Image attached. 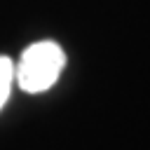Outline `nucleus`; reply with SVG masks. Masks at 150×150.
<instances>
[{
    "instance_id": "1",
    "label": "nucleus",
    "mask_w": 150,
    "mask_h": 150,
    "mask_svg": "<svg viewBox=\"0 0 150 150\" xmlns=\"http://www.w3.org/2000/svg\"><path fill=\"white\" fill-rule=\"evenodd\" d=\"M63 66H66L63 49L52 40H42L23 49L19 66H14V80L23 91L40 94L47 91L59 80Z\"/></svg>"
},
{
    "instance_id": "2",
    "label": "nucleus",
    "mask_w": 150,
    "mask_h": 150,
    "mask_svg": "<svg viewBox=\"0 0 150 150\" xmlns=\"http://www.w3.org/2000/svg\"><path fill=\"white\" fill-rule=\"evenodd\" d=\"M12 82H14V63L9 56H0V108L9 98Z\"/></svg>"
}]
</instances>
